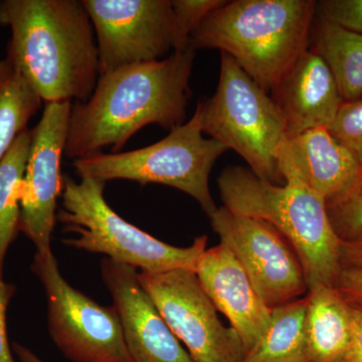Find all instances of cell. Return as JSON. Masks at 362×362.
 Wrapping results in <instances>:
<instances>
[{"mask_svg": "<svg viewBox=\"0 0 362 362\" xmlns=\"http://www.w3.org/2000/svg\"><path fill=\"white\" fill-rule=\"evenodd\" d=\"M214 233L239 262L270 309L308 293L301 261L292 245L266 221L218 207L209 216Z\"/></svg>", "mask_w": 362, "mask_h": 362, "instance_id": "obj_10", "label": "cell"}, {"mask_svg": "<svg viewBox=\"0 0 362 362\" xmlns=\"http://www.w3.org/2000/svg\"><path fill=\"white\" fill-rule=\"evenodd\" d=\"M306 337L310 362H337L349 349L354 306L335 286L317 285L306 295Z\"/></svg>", "mask_w": 362, "mask_h": 362, "instance_id": "obj_17", "label": "cell"}, {"mask_svg": "<svg viewBox=\"0 0 362 362\" xmlns=\"http://www.w3.org/2000/svg\"><path fill=\"white\" fill-rule=\"evenodd\" d=\"M340 262L342 268L362 269V237L341 242Z\"/></svg>", "mask_w": 362, "mask_h": 362, "instance_id": "obj_29", "label": "cell"}, {"mask_svg": "<svg viewBox=\"0 0 362 362\" xmlns=\"http://www.w3.org/2000/svg\"><path fill=\"white\" fill-rule=\"evenodd\" d=\"M140 283L194 362H240L246 356L237 331L226 327L197 274L185 269L138 273Z\"/></svg>", "mask_w": 362, "mask_h": 362, "instance_id": "obj_9", "label": "cell"}, {"mask_svg": "<svg viewBox=\"0 0 362 362\" xmlns=\"http://www.w3.org/2000/svg\"><path fill=\"white\" fill-rule=\"evenodd\" d=\"M326 207L333 230L342 242L362 237V181L349 194Z\"/></svg>", "mask_w": 362, "mask_h": 362, "instance_id": "obj_23", "label": "cell"}, {"mask_svg": "<svg viewBox=\"0 0 362 362\" xmlns=\"http://www.w3.org/2000/svg\"><path fill=\"white\" fill-rule=\"evenodd\" d=\"M42 100L9 59H0V160L28 129Z\"/></svg>", "mask_w": 362, "mask_h": 362, "instance_id": "obj_21", "label": "cell"}, {"mask_svg": "<svg viewBox=\"0 0 362 362\" xmlns=\"http://www.w3.org/2000/svg\"><path fill=\"white\" fill-rule=\"evenodd\" d=\"M337 362H362V307L354 306L351 340L349 349Z\"/></svg>", "mask_w": 362, "mask_h": 362, "instance_id": "obj_28", "label": "cell"}, {"mask_svg": "<svg viewBox=\"0 0 362 362\" xmlns=\"http://www.w3.org/2000/svg\"><path fill=\"white\" fill-rule=\"evenodd\" d=\"M32 130L26 129L0 160V278L7 250L20 232L21 199Z\"/></svg>", "mask_w": 362, "mask_h": 362, "instance_id": "obj_20", "label": "cell"}, {"mask_svg": "<svg viewBox=\"0 0 362 362\" xmlns=\"http://www.w3.org/2000/svg\"><path fill=\"white\" fill-rule=\"evenodd\" d=\"M96 33L100 76L173 49L171 0H82Z\"/></svg>", "mask_w": 362, "mask_h": 362, "instance_id": "obj_11", "label": "cell"}, {"mask_svg": "<svg viewBox=\"0 0 362 362\" xmlns=\"http://www.w3.org/2000/svg\"><path fill=\"white\" fill-rule=\"evenodd\" d=\"M1 4H2V1H0V8H1Z\"/></svg>", "mask_w": 362, "mask_h": 362, "instance_id": "obj_31", "label": "cell"}, {"mask_svg": "<svg viewBox=\"0 0 362 362\" xmlns=\"http://www.w3.org/2000/svg\"><path fill=\"white\" fill-rule=\"evenodd\" d=\"M313 51L327 64L343 101L362 98V33L320 18L314 33Z\"/></svg>", "mask_w": 362, "mask_h": 362, "instance_id": "obj_19", "label": "cell"}, {"mask_svg": "<svg viewBox=\"0 0 362 362\" xmlns=\"http://www.w3.org/2000/svg\"><path fill=\"white\" fill-rule=\"evenodd\" d=\"M220 81L213 97L199 102L204 133L233 149L261 180H283L279 158L287 140L284 118L272 97L221 52Z\"/></svg>", "mask_w": 362, "mask_h": 362, "instance_id": "obj_6", "label": "cell"}, {"mask_svg": "<svg viewBox=\"0 0 362 362\" xmlns=\"http://www.w3.org/2000/svg\"><path fill=\"white\" fill-rule=\"evenodd\" d=\"M225 0H173V52L189 49V40L195 28L214 9L223 6Z\"/></svg>", "mask_w": 362, "mask_h": 362, "instance_id": "obj_22", "label": "cell"}, {"mask_svg": "<svg viewBox=\"0 0 362 362\" xmlns=\"http://www.w3.org/2000/svg\"><path fill=\"white\" fill-rule=\"evenodd\" d=\"M13 350L21 362H45L39 356H35L32 350L26 349L25 346L20 344V343H13Z\"/></svg>", "mask_w": 362, "mask_h": 362, "instance_id": "obj_30", "label": "cell"}, {"mask_svg": "<svg viewBox=\"0 0 362 362\" xmlns=\"http://www.w3.org/2000/svg\"><path fill=\"white\" fill-rule=\"evenodd\" d=\"M16 292V286L4 282V278H0V362H16L8 337H7L6 312L9 302Z\"/></svg>", "mask_w": 362, "mask_h": 362, "instance_id": "obj_27", "label": "cell"}, {"mask_svg": "<svg viewBox=\"0 0 362 362\" xmlns=\"http://www.w3.org/2000/svg\"><path fill=\"white\" fill-rule=\"evenodd\" d=\"M195 51L122 66L100 76L92 96L71 104L66 158H88L106 147L118 153L143 127L173 130L187 118Z\"/></svg>", "mask_w": 362, "mask_h": 362, "instance_id": "obj_1", "label": "cell"}, {"mask_svg": "<svg viewBox=\"0 0 362 362\" xmlns=\"http://www.w3.org/2000/svg\"><path fill=\"white\" fill-rule=\"evenodd\" d=\"M202 134L201 113L197 107L187 123L171 130L160 141L133 151L102 152L74 160L73 166L81 177L175 187L199 202L209 216L218 209L209 189V175L216 161L228 149Z\"/></svg>", "mask_w": 362, "mask_h": 362, "instance_id": "obj_7", "label": "cell"}, {"mask_svg": "<svg viewBox=\"0 0 362 362\" xmlns=\"http://www.w3.org/2000/svg\"><path fill=\"white\" fill-rule=\"evenodd\" d=\"M306 296L272 309L270 322L240 362H310Z\"/></svg>", "mask_w": 362, "mask_h": 362, "instance_id": "obj_18", "label": "cell"}, {"mask_svg": "<svg viewBox=\"0 0 362 362\" xmlns=\"http://www.w3.org/2000/svg\"><path fill=\"white\" fill-rule=\"evenodd\" d=\"M105 181L81 177L80 182L64 177L63 209L57 220L65 232L76 237L63 240L66 246L106 255L108 259L141 269L145 273H162L185 269L194 272L206 250L207 237L197 238L192 246H171L123 220L107 204Z\"/></svg>", "mask_w": 362, "mask_h": 362, "instance_id": "obj_5", "label": "cell"}, {"mask_svg": "<svg viewBox=\"0 0 362 362\" xmlns=\"http://www.w3.org/2000/svg\"><path fill=\"white\" fill-rule=\"evenodd\" d=\"M195 274L216 310L228 319L240 335L247 354L268 327L272 309L233 252L221 243L204 252Z\"/></svg>", "mask_w": 362, "mask_h": 362, "instance_id": "obj_15", "label": "cell"}, {"mask_svg": "<svg viewBox=\"0 0 362 362\" xmlns=\"http://www.w3.org/2000/svg\"><path fill=\"white\" fill-rule=\"evenodd\" d=\"M218 185L226 209L266 221L292 245L303 266L308 291L317 285L334 286L342 269V240L320 197L300 183L274 185L242 166L226 168Z\"/></svg>", "mask_w": 362, "mask_h": 362, "instance_id": "obj_4", "label": "cell"}, {"mask_svg": "<svg viewBox=\"0 0 362 362\" xmlns=\"http://www.w3.org/2000/svg\"><path fill=\"white\" fill-rule=\"evenodd\" d=\"M328 130L354 152L362 165V98L344 102Z\"/></svg>", "mask_w": 362, "mask_h": 362, "instance_id": "obj_24", "label": "cell"}, {"mask_svg": "<svg viewBox=\"0 0 362 362\" xmlns=\"http://www.w3.org/2000/svg\"><path fill=\"white\" fill-rule=\"evenodd\" d=\"M272 93L288 138L316 128L329 129L344 103L327 64L313 49L298 58Z\"/></svg>", "mask_w": 362, "mask_h": 362, "instance_id": "obj_16", "label": "cell"}, {"mask_svg": "<svg viewBox=\"0 0 362 362\" xmlns=\"http://www.w3.org/2000/svg\"><path fill=\"white\" fill-rule=\"evenodd\" d=\"M101 272L133 361L194 362L145 291L135 268L105 258Z\"/></svg>", "mask_w": 362, "mask_h": 362, "instance_id": "obj_13", "label": "cell"}, {"mask_svg": "<svg viewBox=\"0 0 362 362\" xmlns=\"http://www.w3.org/2000/svg\"><path fill=\"white\" fill-rule=\"evenodd\" d=\"M6 58L47 103L86 102L100 77L94 26L78 0H6Z\"/></svg>", "mask_w": 362, "mask_h": 362, "instance_id": "obj_2", "label": "cell"}, {"mask_svg": "<svg viewBox=\"0 0 362 362\" xmlns=\"http://www.w3.org/2000/svg\"><path fill=\"white\" fill-rule=\"evenodd\" d=\"M71 102L45 104L39 124L32 130L21 199L20 230L37 252L52 251L57 201L63 192L62 157L65 154Z\"/></svg>", "mask_w": 362, "mask_h": 362, "instance_id": "obj_12", "label": "cell"}, {"mask_svg": "<svg viewBox=\"0 0 362 362\" xmlns=\"http://www.w3.org/2000/svg\"><path fill=\"white\" fill-rule=\"evenodd\" d=\"M47 295L49 334L62 354L73 362H134L120 318L78 291L62 276L52 251L37 252L32 264Z\"/></svg>", "mask_w": 362, "mask_h": 362, "instance_id": "obj_8", "label": "cell"}, {"mask_svg": "<svg viewBox=\"0 0 362 362\" xmlns=\"http://www.w3.org/2000/svg\"><path fill=\"white\" fill-rule=\"evenodd\" d=\"M316 8L313 0L226 1L195 28L189 45L220 49L272 92L308 49Z\"/></svg>", "mask_w": 362, "mask_h": 362, "instance_id": "obj_3", "label": "cell"}, {"mask_svg": "<svg viewBox=\"0 0 362 362\" xmlns=\"http://www.w3.org/2000/svg\"><path fill=\"white\" fill-rule=\"evenodd\" d=\"M320 18L362 33V0H324L317 2Z\"/></svg>", "mask_w": 362, "mask_h": 362, "instance_id": "obj_25", "label": "cell"}, {"mask_svg": "<svg viewBox=\"0 0 362 362\" xmlns=\"http://www.w3.org/2000/svg\"><path fill=\"white\" fill-rule=\"evenodd\" d=\"M334 286L350 304L362 307V269L342 268Z\"/></svg>", "mask_w": 362, "mask_h": 362, "instance_id": "obj_26", "label": "cell"}, {"mask_svg": "<svg viewBox=\"0 0 362 362\" xmlns=\"http://www.w3.org/2000/svg\"><path fill=\"white\" fill-rule=\"evenodd\" d=\"M279 171L284 183L305 185L326 206L341 199L362 181L361 162L326 128L287 138L279 158Z\"/></svg>", "mask_w": 362, "mask_h": 362, "instance_id": "obj_14", "label": "cell"}]
</instances>
